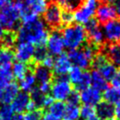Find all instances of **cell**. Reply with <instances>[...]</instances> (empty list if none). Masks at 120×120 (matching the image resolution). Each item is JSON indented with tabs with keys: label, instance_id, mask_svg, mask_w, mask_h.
<instances>
[{
	"label": "cell",
	"instance_id": "obj_54",
	"mask_svg": "<svg viewBox=\"0 0 120 120\" xmlns=\"http://www.w3.org/2000/svg\"><path fill=\"white\" fill-rule=\"evenodd\" d=\"M87 120H101L99 117H97L96 115L95 116H93V117H90V118H88Z\"/></svg>",
	"mask_w": 120,
	"mask_h": 120
},
{
	"label": "cell",
	"instance_id": "obj_27",
	"mask_svg": "<svg viewBox=\"0 0 120 120\" xmlns=\"http://www.w3.org/2000/svg\"><path fill=\"white\" fill-rule=\"evenodd\" d=\"M64 120H78L80 119V109L77 105H66V110L63 116Z\"/></svg>",
	"mask_w": 120,
	"mask_h": 120
},
{
	"label": "cell",
	"instance_id": "obj_19",
	"mask_svg": "<svg viewBox=\"0 0 120 120\" xmlns=\"http://www.w3.org/2000/svg\"><path fill=\"white\" fill-rule=\"evenodd\" d=\"M109 61L116 67H120V45L117 43L110 44L106 47V54Z\"/></svg>",
	"mask_w": 120,
	"mask_h": 120
},
{
	"label": "cell",
	"instance_id": "obj_58",
	"mask_svg": "<svg viewBox=\"0 0 120 120\" xmlns=\"http://www.w3.org/2000/svg\"><path fill=\"white\" fill-rule=\"evenodd\" d=\"M107 120H112V119H107Z\"/></svg>",
	"mask_w": 120,
	"mask_h": 120
},
{
	"label": "cell",
	"instance_id": "obj_41",
	"mask_svg": "<svg viewBox=\"0 0 120 120\" xmlns=\"http://www.w3.org/2000/svg\"><path fill=\"white\" fill-rule=\"evenodd\" d=\"M67 101L68 102V104L71 105H79V103H81L80 99V94L78 93V91H72L71 94L69 95V97H68Z\"/></svg>",
	"mask_w": 120,
	"mask_h": 120
},
{
	"label": "cell",
	"instance_id": "obj_47",
	"mask_svg": "<svg viewBox=\"0 0 120 120\" xmlns=\"http://www.w3.org/2000/svg\"><path fill=\"white\" fill-rule=\"evenodd\" d=\"M7 82H5L4 81H3L2 79H0V103H2V94L4 92V88L6 87L7 85Z\"/></svg>",
	"mask_w": 120,
	"mask_h": 120
},
{
	"label": "cell",
	"instance_id": "obj_40",
	"mask_svg": "<svg viewBox=\"0 0 120 120\" xmlns=\"http://www.w3.org/2000/svg\"><path fill=\"white\" fill-rule=\"evenodd\" d=\"M82 2H83V0H67L63 7L66 10L73 11L78 9L81 6V4H82Z\"/></svg>",
	"mask_w": 120,
	"mask_h": 120
},
{
	"label": "cell",
	"instance_id": "obj_12",
	"mask_svg": "<svg viewBox=\"0 0 120 120\" xmlns=\"http://www.w3.org/2000/svg\"><path fill=\"white\" fill-rule=\"evenodd\" d=\"M102 93L99 90L94 89L92 87H89L85 90H82L80 93L81 102L83 104H88L91 106H96L102 100Z\"/></svg>",
	"mask_w": 120,
	"mask_h": 120
},
{
	"label": "cell",
	"instance_id": "obj_15",
	"mask_svg": "<svg viewBox=\"0 0 120 120\" xmlns=\"http://www.w3.org/2000/svg\"><path fill=\"white\" fill-rule=\"evenodd\" d=\"M31 101L30 95L26 92H19L18 95L15 97L12 102L11 103V107L13 110L14 113H20L22 114L24 111L26 110L27 104Z\"/></svg>",
	"mask_w": 120,
	"mask_h": 120
},
{
	"label": "cell",
	"instance_id": "obj_56",
	"mask_svg": "<svg viewBox=\"0 0 120 120\" xmlns=\"http://www.w3.org/2000/svg\"><path fill=\"white\" fill-rule=\"evenodd\" d=\"M4 4H5L2 3V2H1V1H0V11H1V9H2V8H3V6H4Z\"/></svg>",
	"mask_w": 120,
	"mask_h": 120
},
{
	"label": "cell",
	"instance_id": "obj_18",
	"mask_svg": "<svg viewBox=\"0 0 120 120\" xmlns=\"http://www.w3.org/2000/svg\"><path fill=\"white\" fill-rule=\"evenodd\" d=\"M34 75L36 81L39 83H44V82H51L53 74L49 68H47L42 65H37L34 68Z\"/></svg>",
	"mask_w": 120,
	"mask_h": 120
},
{
	"label": "cell",
	"instance_id": "obj_23",
	"mask_svg": "<svg viewBox=\"0 0 120 120\" xmlns=\"http://www.w3.org/2000/svg\"><path fill=\"white\" fill-rule=\"evenodd\" d=\"M65 110H66V104L63 102L55 101L48 107V113L57 118L61 119L64 116Z\"/></svg>",
	"mask_w": 120,
	"mask_h": 120
},
{
	"label": "cell",
	"instance_id": "obj_31",
	"mask_svg": "<svg viewBox=\"0 0 120 120\" xmlns=\"http://www.w3.org/2000/svg\"><path fill=\"white\" fill-rule=\"evenodd\" d=\"M91 84V78H90V73L88 71H83L82 76L79 81V82L75 85V90L78 91H82V90H85L87 88H89Z\"/></svg>",
	"mask_w": 120,
	"mask_h": 120
},
{
	"label": "cell",
	"instance_id": "obj_7",
	"mask_svg": "<svg viewBox=\"0 0 120 120\" xmlns=\"http://www.w3.org/2000/svg\"><path fill=\"white\" fill-rule=\"evenodd\" d=\"M84 28L87 32V35L90 38V40L91 44L97 47H99L103 46L105 39L103 35V30L100 28L99 22L96 19H91L86 24H84Z\"/></svg>",
	"mask_w": 120,
	"mask_h": 120
},
{
	"label": "cell",
	"instance_id": "obj_6",
	"mask_svg": "<svg viewBox=\"0 0 120 120\" xmlns=\"http://www.w3.org/2000/svg\"><path fill=\"white\" fill-rule=\"evenodd\" d=\"M61 6L54 1L47 4V6L43 12L45 24L50 27L56 29L61 26Z\"/></svg>",
	"mask_w": 120,
	"mask_h": 120
},
{
	"label": "cell",
	"instance_id": "obj_46",
	"mask_svg": "<svg viewBox=\"0 0 120 120\" xmlns=\"http://www.w3.org/2000/svg\"><path fill=\"white\" fill-rule=\"evenodd\" d=\"M53 103V97L51 96H46L45 97V100H44V103H43V108H48L50 106L51 104Z\"/></svg>",
	"mask_w": 120,
	"mask_h": 120
},
{
	"label": "cell",
	"instance_id": "obj_24",
	"mask_svg": "<svg viewBox=\"0 0 120 120\" xmlns=\"http://www.w3.org/2000/svg\"><path fill=\"white\" fill-rule=\"evenodd\" d=\"M14 58V52L11 48L2 47L0 49V67L11 66Z\"/></svg>",
	"mask_w": 120,
	"mask_h": 120
},
{
	"label": "cell",
	"instance_id": "obj_50",
	"mask_svg": "<svg viewBox=\"0 0 120 120\" xmlns=\"http://www.w3.org/2000/svg\"><path fill=\"white\" fill-rule=\"evenodd\" d=\"M37 110V107L35 106V104H34L32 101H30L29 103L27 104L26 111H33V110Z\"/></svg>",
	"mask_w": 120,
	"mask_h": 120
},
{
	"label": "cell",
	"instance_id": "obj_16",
	"mask_svg": "<svg viewBox=\"0 0 120 120\" xmlns=\"http://www.w3.org/2000/svg\"><path fill=\"white\" fill-rule=\"evenodd\" d=\"M96 115L101 120L113 119L114 117V106L113 104L107 102H100L97 103L95 108Z\"/></svg>",
	"mask_w": 120,
	"mask_h": 120
},
{
	"label": "cell",
	"instance_id": "obj_37",
	"mask_svg": "<svg viewBox=\"0 0 120 120\" xmlns=\"http://www.w3.org/2000/svg\"><path fill=\"white\" fill-rule=\"evenodd\" d=\"M81 49L83 51L84 54L87 56V58L90 61H92L93 58L96 56V54L97 53V51H98L99 48L97 47L96 46H94L93 44L90 43V44H88V45H83Z\"/></svg>",
	"mask_w": 120,
	"mask_h": 120
},
{
	"label": "cell",
	"instance_id": "obj_13",
	"mask_svg": "<svg viewBox=\"0 0 120 120\" xmlns=\"http://www.w3.org/2000/svg\"><path fill=\"white\" fill-rule=\"evenodd\" d=\"M97 20L100 23H106L110 20L116 19L117 16V11L113 5L110 4H99L96 11Z\"/></svg>",
	"mask_w": 120,
	"mask_h": 120
},
{
	"label": "cell",
	"instance_id": "obj_17",
	"mask_svg": "<svg viewBox=\"0 0 120 120\" xmlns=\"http://www.w3.org/2000/svg\"><path fill=\"white\" fill-rule=\"evenodd\" d=\"M19 92V87L17 83L12 82L8 83L4 88V92L2 94V103L10 104Z\"/></svg>",
	"mask_w": 120,
	"mask_h": 120
},
{
	"label": "cell",
	"instance_id": "obj_4",
	"mask_svg": "<svg viewBox=\"0 0 120 120\" xmlns=\"http://www.w3.org/2000/svg\"><path fill=\"white\" fill-rule=\"evenodd\" d=\"M72 91V85L66 75L57 76L55 81L51 84V97L55 101L63 102L67 100Z\"/></svg>",
	"mask_w": 120,
	"mask_h": 120
},
{
	"label": "cell",
	"instance_id": "obj_26",
	"mask_svg": "<svg viewBox=\"0 0 120 120\" xmlns=\"http://www.w3.org/2000/svg\"><path fill=\"white\" fill-rule=\"evenodd\" d=\"M11 71L14 78H17L19 80L22 79L28 72H29V67L26 63H23L20 61H17L12 65Z\"/></svg>",
	"mask_w": 120,
	"mask_h": 120
},
{
	"label": "cell",
	"instance_id": "obj_36",
	"mask_svg": "<svg viewBox=\"0 0 120 120\" xmlns=\"http://www.w3.org/2000/svg\"><path fill=\"white\" fill-rule=\"evenodd\" d=\"M108 61H109V60L104 53H97L91 62H92L94 68L96 70H98L103 67L104 64H106Z\"/></svg>",
	"mask_w": 120,
	"mask_h": 120
},
{
	"label": "cell",
	"instance_id": "obj_2",
	"mask_svg": "<svg viewBox=\"0 0 120 120\" xmlns=\"http://www.w3.org/2000/svg\"><path fill=\"white\" fill-rule=\"evenodd\" d=\"M64 46L69 50L79 49L85 45L87 40V32L84 26L80 24L69 25L62 31Z\"/></svg>",
	"mask_w": 120,
	"mask_h": 120
},
{
	"label": "cell",
	"instance_id": "obj_42",
	"mask_svg": "<svg viewBox=\"0 0 120 120\" xmlns=\"http://www.w3.org/2000/svg\"><path fill=\"white\" fill-rule=\"evenodd\" d=\"M54 63V58L53 57V55L51 54H47V56L43 60V61L41 62V65L46 67L47 68H52Z\"/></svg>",
	"mask_w": 120,
	"mask_h": 120
},
{
	"label": "cell",
	"instance_id": "obj_45",
	"mask_svg": "<svg viewBox=\"0 0 120 120\" xmlns=\"http://www.w3.org/2000/svg\"><path fill=\"white\" fill-rule=\"evenodd\" d=\"M114 117L116 120H120V101L114 107Z\"/></svg>",
	"mask_w": 120,
	"mask_h": 120
},
{
	"label": "cell",
	"instance_id": "obj_48",
	"mask_svg": "<svg viewBox=\"0 0 120 120\" xmlns=\"http://www.w3.org/2000/svg\"><path fill=\"white\" fill-rule=\"evenodd\" d=\"M40 120H61V119L53 117V116H52V115L49 113H47L42 116V117H41V119Z\"/></svg>",
	"mask_w": 120,
	"mask_h": 120
},
{
	"label": "cell",
	"instance_id": "obj_55",
	"mask_svg": "<svg viewBox=\"0 0 120 120\" xmlns=\"http://www.w3.org/2000/svg\"><path fill=\"white\" fill-rule=\"evenodd\" d=\"M0 1L4 4H7V3H9V2H11V0H0Z\"/></svg>",
	"mask_w": 120,
	"mask_h": 120
},
{
	"label": "cell",
	"instance_id": "obj_39",
	"mask_svg": "<svg viewBox=\"0 0 120 120\" xmlns=\"http://www.w3.org/2000/svg\"><path fill=\"white\" fill-rule=\"evenodd\" d=\"M43 116L40 109H37L33 111H27L26 115H24V120H40Z\"/></svg>",
	"mask_w": 120,
	"mask_h": 120
},
{
	"label": "cell",
	"instance_id": "obj_20",
	"mask_svg": "<svg viewBox=\"0 0 120 120\" xmlns=\"http://www.w3.org/2000/svg\"><path fill=\"white\" fill-rule=\"evenodd\" d=\"M102 97L105 102L110 104H116L120 101V88L117 87H107L103 90V94Z\"/></svg>",
	"mask_w": 120,
	"mask_h": 120
},
{
	"label": "cell",
	"instance_id": "obj_35",
	"mask_svg": "<svg viewBox=\"0 0 120 120\" xmlns=\"http://www.w3.org/2000/svg\"><path fill=\"white\" fill-rule=\"evenodd\" d=\"M13 75L11 71V66H4L0 67V79H2L7 83L11 82L13 80Z\"/></svg>",
	"mask_w": 120,
	"mask_h": 120
},
{
	"label": "cell",
	"instance_id": "obj_25",
	"mask_svg": "<svg viewBox=\"0 0 120 120\" xmlns=\"http://www.w3.org/2000/svg\"><path fill=\"white\" fill-rule=\"evenodd\" d=\"M117 67L114 64H112L110 61H108L97 71H99V73L103 75V78L108 82V81H111L113 79V77L117 73Z\"/></svg>",
	"mask_w": 120,
	"mask_h": 120
},
{
	"label": "cell",
	"instance_id": "obj_33",
	"mask_svg": "<svg viewBox=\"0 0 120 120\" xmlns=\"http://www.w3.org/2000/svg\"><path fill=\"white\" fill-rule=\"evenodd\" d=\"M17 40V37L16 34L13 32H8L5 33L4 35L3 39L0 42H2L3 47H7V48H11L15 45V42Z\"/></svg>",
	"mask_w": 120,
	"mask_h": 120
},
{
	"label": "cell",
	"instance_id": "obj_28",
	"mask_svg": "<svg viewBox=\"0 0 120 120\" xmlns=\"http://www.w3.org/2000/svg\"><path fill=\"white\" fill-rule=\"evenodd\" d=\"M47 95L41 93L40 90H38V88H34V90L31 91V101L35 104V106L37 107V109H40L43 108V103L45 97Z\"/></svg>",
	"mask_w": 120,
	"mask_h": 120
},
{
	"label": "cell",
	"instance_id": "obj_10",
	"mask_svg": "<svg viewBox=\"0 0 120 120\" xmlns=\"http://www.w3.org/2000/svg\"><path fill=\"white\" fill-rule=\"evenodd\" d=\"M35 47L34 45L26 42H19L14 52V57L18 61L23 63H29L33 61Z\"/></svg>",
	"mask_w": 120,
	"mask_h": 120
},
{
	"label": "cell",
	"instance_id": "obj_1",
	"mask_svg": "<svg viewBox=\"0 0 120 120\" xmlns=\"http://www.w3.org/2000/svg\"><path fill=\"white\" fill-rule=\"evenodd\" d=\"M48 30L44 21L39 19L28 22H23L17 30L19 42H26L35 46H45L48 37Z\"/></svg>",
	"mask_w": 120,
	"mask_h": 120
},
{
	"label": "cell",
	"instance_id": "obj_3",
	"mask_svg": "<svg viewBox=\"0 0 120 120\" xmlns=\"http://www.w3.org/2000/svg\"><path fill=\"white\" fill-rule=\"evenodd\" d=\"M20 15L13 3H7L0 11V22L8 32H14L19 27Z\"/></svg>",
	"mask_w": 120,
	"mask_h": 120
},
{
	"label": "cell",
	"instance_id": "obj_51",
	"mask_svg": "<svg viewBox=\"0 0 120 120\" xmlns=\"http://www.w3.org/2000/svg\"><path fill=\"white\" fill-rule=\"evenodd\" d=\"M11 120H24V115L20 113H15Z\"/></svg>",
	"mask_w": 120,
	"mask_h": 120
},
{
	"label": "cell",
	"instance_id": "obj_52",
	"mask_svg": "<svg viewBox=\"0 0 120 120\" xmlns=\"http://www.w3.org/2000/svg\"><path fill=\"white\" fill-rule=\"evenodd\" d=\"M4 34H5V29L4 28L2 23L0 22V41L2 40V39H3V37H4Z\"/></svg>",
	"mask_w": 120,
	"mask_h": 120
},
{
	"label": "cell",
	"instance_id": "obj_11",
	"mask_svg": "<svg viewBox=\"0 0 120 120\" xmlns=\"http://www.w3.org/2000/svg\"><path fill=\"white\" fill-rule=\"evenodd\" d=\"M72 68V63L70 61L69 58L66 53H60L54 59L53 68L54 75L57 76H64L66 75L70 68Z\"/></svg>",
	"mask_w": 120,
	"mask_h": 120
},
{
	"label": "cell",
	"instance_id": "obj_34",
	"mask_svg": "<svg viewBox=\"0 0 120 120\" xmlns=\"http://www.w3.org/2000/svg\"><path fill=\"white\" fill-rule=\"evenodd\" d=\"M95 115H96V111H95L94 106L83 104L80 109V118L82 120H87Z\"/></svg>",
	"mask_w": 120,
	"mask_h": 120
},
{
	"label": "cell",
	"instance_id": "obj_32",
	"mask_svg": "<svg viewBox=\"0 0 120 120\" xmlns=\"http://www.w3.org/2000/svg\"><path fill=\"white\" fill-rule=\"evenodd\" d=\"M14 114L15 113L10 104L3 103L0 106V120H11Z\"/></svg>",
	"mask_w": 120,
	"mask_h": 120
},
{
	"label": "cell",
	"instance_id": "obj_21",
	"mask_svg": "<svg viewBox=\"0 0 120 120\" xmlns=\"http://www.w3.org/2000/svg\"><path fill=\"white\" fill-rule=\"evenodd\" d=\"M90 78H91V84L92 88L99 91H103V90L108 87L107 81L103 77V75L99 73L97 70H93L90 73Z\"/></svg>",
	"mask_w": 120,
	"mask_h": 120
},
{
	"label": "cell",
	"instance_id": "obj_43",
	"mask_svg": "<svg viewBox=\"0 0 120 120\" xmlns=\"http://www.w3.org/2000/svg\"><path fill=\"white\" fill-rule=\"evenodd\" d=\"M51 82H44V83H40L39 87H38V90H40L41 93L47 95V93L50 92L51 90Z\"/></svg>",
	"mask_w": 120,
	"mask_h": 120
},
{
	"label": "cell",
	"instance_id": "obj_29",
	"mask_svg": "<svg viewBox=\"0 0 120 120\" xmlns=\"http://www.w3.org/2000/svg\"><path fill=\"white\" fill-rule=\"evenodd\" d=\"M83 69H81L80 68L77 67H72L70 68V70L68 71V79L70 82V83H72L73 85H76L79 81L81 80V78L82 76V74H83Z\"/></svg>",
	"mask_w": 120,
	"mask_h": 120
},
{
	"label": "cell",
	"instance_id": "obj_14",
	"mask_svg": "<svg viewBox=\"0 0 120 120\" xmlns=\"http://www.w3.org/2000/svg\"><path fill=\"white\" fill-rule=\"evenodd\" d=\"M68 56L69 58L71 63L73 64L75 67L80 68L81 69H86L90 67V61L87 56L84 54L83 51L82 49H74L70 50Z\"/></svg>",
	"mask_w": 120,
	"mask_h": 120
},
{
	"label": "cell",
	"instance_id": "obj_44",
	"mask_svg": "<svg viewBox=\"0 0 120 120\" xmlns=\"http://www.w3.org/2000/svg\"><path fill=\"white\" fill-rule=\"evenodd\" d=\"M110 82H111L112 86L120 88V68L118 70H117V73L115 75V76L113 77V79Z\"/></svg>",
	"mask_w": 120,
	"mask_h": 120
},
{
	"label": "cell",
	"instance_id": "obj_9",
	"mask_svg": "<svg viewBox=\"0 0 120 120\" xmlns=\"http://www.w3.org/2000/svg\"><path fill=\"white\" fill-rule=\"evenodd\" d=\"M103 33L104 39L109 43H118L120 41V19H113L103 24Z\"/></svg>",
	"mask_w": 120,
	"mask_h": 120
},
{
	"label": "cell",
	"instance_id": "obj_8",
	"mask_svg": "<svg viewBox=\"0 0 120 120\" xmlns=\"http://www.w3.org/2000/svg\"><path fill=\"white\" fill-rule=\"evenodd\" d=\"M47 50L51 55H59L63 53L65 48L62 34L59 30L54 29L49 33L47 40Z\"/></svg>",
	"mask_w": 120,
	"mask_h": 120
},
{
	"label": "cell",
	"instance_id": "obj_57",
	"mask_svg": "<svg viewBox=\"0 0 120 120\" xmlns=\"http://www.w3.org/2000/svg\"><path fill=\"white\" fill-rule=\"evenodd\" d=\"M47 1H48V0H47ZM50 1H51V2H52V1H54V0H50Z\"/></svg>",
	"mask_w": 120,
	"mask_h": 120
},
{
	"label": "cell",
	"instance_id": "obj_22",
	"mask_svg": "<svg viewBox=\"0 0 120 120\" xmlns=\"http://www.w3.org/2000/svg\"><path fill=\"white\" fill-rule=\"evenodd\" d=\"M37 81L36 78L34 76V73L32 72H28V73L25 75V76L19 80V87L24 92H31L32 90L35 88V84H36Z\"/></svg>",
	"mask_w": 120,
	"mask_h": 120
},
{
	"label": "cell",
	"instance_id": "obj_30",
	"mask_svg": "<svg viewBox=\"0 0 120 120\" xmlns=\"http://www.w3.org/2000/svg\"><path fill=\"white\" fill-rule=\"evenodd\" d=\"M47 54H48V52L45 46H37L34 50L33 61L36 62L37 64H41L44 59L47 56Z\"/></svg>",
	"mask_w": 120,
	"mask_h": 120
},
{
	"label": "cell",
	"instance_id": "obj_49",
	"mask_svg": "<svg viewBox=\"0 0 120 120\" xmlns=\"http://www.w3.org/2000/svg\"><path fill=\"white\" fill-rule=\"evenodd\" d=\"M114 8L117 11V14L120 16V0H114Z\"/></svg>",
	"mask_w": 120,
	"mask_h": 120
},
{
	"label": "cell",
	"instance_id": "obj_38",
	"mask_svg": "<svg viewBox=\"0 0 120 120\" xmlns=\"http://www.w3.org/2000/svg\"><path fill=\"white\" fill-rule=\"evenodd\" d=\"M74 21V13L71 11L65 9L61 11V25L68 26L69 25H72Z\"/></svg>",
	"mask_w": 120,
	"mask_h": 120
},
{
	"label": "cell",
	"instance_id": "obj_53",
	"mask_svg": "<svg viewBox=\"0 0 120 120\" xmlns=\"http://www.w3.org/2000/svg\"><path fill=\"white\" fill-rule=\"evenodd\" d=\"M66 1H67V0H54V2H56L57 4H59L60 6H64Z\"/></svg>",
	"mask_w": 120,
	"mask_h": 120
},
{
	"label": "cell",
	"instance_id": "obj_5",
	"mask_svg": "<svg viewBox=\"0 0 120 120\" xmlns=\"http://www.w3.org/2000/svg\"><path fill=\"white\" fill-rule=\"evenodd\" d=\"M99 4L100 0H83L81 6L75 11L74 20L80 25L86 24L93 18Z\"/></svg>",
	"mask_w": 120,
	"mask_h": 120
}]
</instances>
